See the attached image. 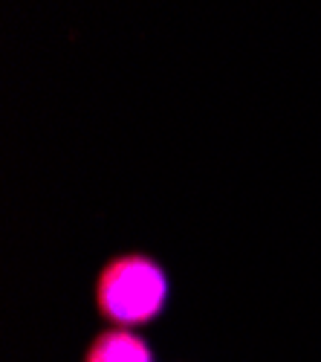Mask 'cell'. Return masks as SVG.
Listing matches in <instances>:
<instances>
[{"label":"cell","instance_id":"6da1fadb","mask_svg":"<svg viewBox=\"0 0 321 362\" xmlns=\"http://www.w3.org/2000/svg\"><path fill=\"white\" fill-rule=\"evenodd\" d=\"M96 313L116 327H142L165 316L171 305L168 267L142 250L110 255L93 284Z\"/></svg>","mask_w":321,"mask_h":362},{"label":"cell","instance_id":"7a4b0ae2","mask_svg":"<svg viewBox=\"0 0 321 362\" xmlns=\"http://www.w3.org/2000/svg\"><path fill=\"white\" fill-rule=\"evenodd\" d=\"M81 362H157L151 342L133 327H104L87 345Z\"/></svg>","mask_w":321,"mask_h":362}]
</instances>
